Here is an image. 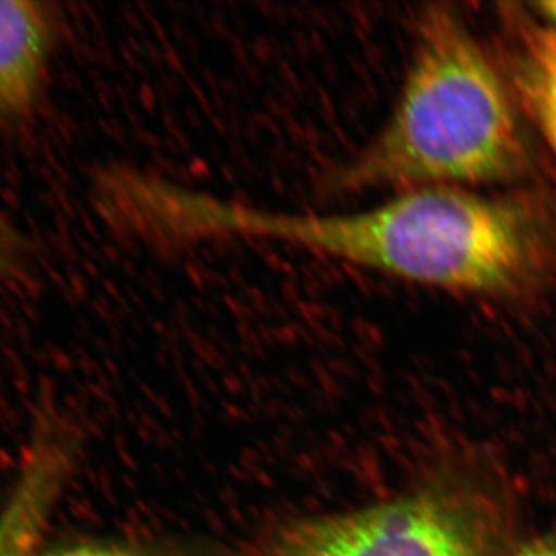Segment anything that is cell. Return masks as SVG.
Segmentation results:
<instances>
[{
	"label": "cell",
	"mask_w": 556,
	"mask_h": 556,
	"mask_svg": "<svg viewBox=\"0 0 556 556\" xmlns=\"http://www.w3.org/2000/svg\"><path fill=\"white\" fill-rule=\"evenodd\" d=\"M538 7H540L541 13L547 17L548 24H551L552 28L556 31V0H554V2L538 3Z\"/></svg>",
	"instance_id": "cell-10"
},
{
	"label": "cell",
	"mask_w": 556,
	"mask_h": 556,
	"mask_svg": "<svg viewBox=\"0 0 556 556\" xmlns=\"http://www.w3.org/2000/svg\"><path fill=\"white\" fill-rule=\"evenodd\" d=\"M22 258L21 241L0 215V278L13 276L20 269Z\"/></svg>",
	"instance_id": "cell-7"
},
{
	"label": "cell",
	"mask_w": 556,
	"mask_h": 556,
	"mask_svg": "<svg viewBox=\"0 0 556 556\" xmlns=\"http://www.w3.org/2000/svg\"><path fill=\"white\" fill-rule=\"evenodd\" d=\"M49 556H146L129 551V548L105 547V546H80L65 548Z\"/></svg>",
	"instance_id": "cell-8"
},
{
	"label": "cell",
	"mask_w": 556,
	"mask_h": 556,
	"mask_svg": "<svg viewBox=\"0 0 556 556\" xmlns=\"http://www.w3.org/2000/svg\"><path fill=\"white\" fill-rule=\"evenodd\" d=\"M518 87L556 159V31L527 33L519 53Z\"/></svg>",
	"instance_id": "cell-6"
},
{
	"label": "cell",
	"mask_w": 556,
	"mask_h": 556,
	"mask_svg": "<svg viewBox=\"0 0 556 556\" xmlns=\"http://www.w3.org/2000/svg\"><path fill=\"white\" fill-rule=\"evenodd\" d=\"M67 468L56 456L31 452L0 514V556H35Z\"/></svg>",
	"instance_id": "cell-5"
},
{
	"label": "cell",
	"mask_w": 556,
	"mask_h": 556,
	"mask_svg": "<svg viewBox=\"0 0 556 556\" xmlns=\"http://www.w3.org/2000/svg\"><path fill=\"white\" fill-rule=\"evenodd\" d=\"M265 556H478L463 519L441 501L401 497L287 527Z\"/></svg>",
	"instance_id": "cell-3"
},
{
	"label": "cell",
	"mask_w": 556,
	"mask_h": 556,
	"mask_svg": "<svg viewBox=\"0 0 556 556\" xmlns=\"http://www.w3.org/2000/svg\"><path fill=\"white\" fill-rule=\"evenodd\" d=\"M214 239L283 240L354 265L448 291L496 292L517 285L530 260L517 207L448 186L415 188L368 211L294 215L214 200Z\"/></svg>",
	"instance_id": "cell-1"
},
{
	"label": "cell",
	"mask_w": 556,
	"mask_h": 556,
	"mask_svg": "<svg viewBox=\"0 0 556 556\" xmlns=\"http://www.w3.org/2000/svg\"><path fill=\"white\" fill-rule=\"evenodd\" d=\"M53 40V22L43 5L0 0V116L28 110L36 94Z\"/></svg>",
	"instance_id": "cell-4"
},
{
	"label": "cell",
	"mask_w": 556,
	"mask_h": 556,
	"mask_svg": "<svg viewBox=\"0 0 556 556\" xmlns=\"http://www.w3.org/2000/svg\"><path fill=\"white\" fill-rule=\"evenodd\" d=\"M510 556H556V540H541L527 544Z\"/></svg>",
	"instance_id": "cell-9"
},
{
	"label": "cell",
	"mask_w": 556,
	"mask_h": 556,
	"mask_svg": "<svg viewBox=\"0 0 556 556\" xmlns=\"http://www.w3.org/2000/svg\"><path fill=\"white\" fill-rule=\"evenodd\" d=\"M521 155L514 109L492 62L453 14L431 11L386 129L329 186L478 185L510 177Z\"/></svg>",
	"instance_id": "cell-2"
}]
</instances>
